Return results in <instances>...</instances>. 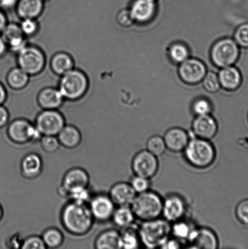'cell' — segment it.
<instances>
[{
    "label": "cell",
    "instance_id": "cell-1",
    "mask_svg": "<svg viewBox=\"0 0 248 249\" xmlns=\"http://www.w3.org/2000/svg\"><path fill=\"white\" fill-rule=\"evenodd\" d=\"M60 218L65 230L75 236L84 235L89 233L95 221L88 204L72 201L63 207Z\"/></svg>",
    "mask_w": 248,
    "mask_h": 249
},
{
    "label": "cell",
    "instance_id": "cell-2",
    "mask_svg": "<svg viewBox=\"0 0 248 249\" xmlns=\"http://www.w3.org/2000/svg\"><path fill=\"white\" fill-rule=\"evenodd\" d=\"M171 233L169 222L159 218L143 222L138 231L140 241L145 247L150 249L162 248Z\"/></svg>",
    "mask_w": 248,
    "mask_h": 249
},
{
    "label": "cell",
    "instance_id": "cell-3",
    "mask_svg": "<svg viewBox=\"0 0 248 249\" xmlns=\"http://www.w3.org/2000/svg\"><path fill=\"white\" fill-rule=\"evenodd\" d=\"M163 202L159 195L148 190L137 195L130 207L135 218L145 222L159 218L162 214Z\"/></svg>",
    "mask_w": 248,
    "mask_h": 249
},
{
    "label": "cell",
    "instance_id": "cell-4",
    "mask_svg": "<svg viewBox=\"0 0 248 249\" xmlns=\"http://www.w3.org/2000/svg\"><path fill=\"white\" fill-rule=\"evenodd\" d=\"M183 151L189 164L200 169L210 167L215 160V148L212 143L205 139L198 138L190 139Z\"/></svg>",
    "mask_w": 248,
    "mask_h": 249
},
{
    "label": "cell",
    "instance_id": "cell-5",
    "mask_svg": "<svg viewBox=\"0 0 248 249\" xmlns=\"http://www.w3.org/2000/svg\"><path fill=\"white\" fill-rule=\"evenodd\" d=\"M240 55V46L230 36L218 39L210 51L211 62L218 69L234 65Z\"/></svg>",
    "mask_w": 248,
    "mask_h": 249
},
{
    "label": "cell",
    "instance_id": "cell-6",
    "mask_svg": "<svg viewBox=\"0 0 248 249\" xmlns=\"http://www.w3.org/2000/svg\"><path fill=\"white\" fill-rule=\"evenodd\" d=\"M88 87L86 75L82 71L74 68L62 75L58 89L64 99L74 101L83 97Z\"/></svg>",
    "mask_w": 248,
    "mask_h": 249
},
{
    "label": "cell",
    "instance_id": "cell-7",
    "mask_svg": "<svg viewBox=\"0 0 248 249\" xmlns=\"http://www.w3.org/2000/svg\"><path fill=\"white\" fill-rule=\"evenodd\" d=\"M7 134L10 140L19 145L39 141L43 136L35 124L24 119H17L11 122Z\"/></svg>",
    "mask_w": 248,
    "mask_h": 249
},
{
    "label": "cell",
    "instance_id": "cell-8",
    "mask_svg": "<svg viewBox=\"0 0 248 249\" xmlns=\"http://www.w3.org/2000/svg\"><path fill=\"white\" fill-rule=\"evenodd\" d=\"M17 61L19 68L29 75L39 74L46 64V58L42 51L33 46H26L19 51Z\"/></svg>",
    "mask_w": 248,
    "mask_h": 249
},
{
    "label": "cell",
    "instance_id": "cell-9",
    "mask_svg": "<svg viewBox=\"0 0 248 249\" xmlns=\"http://www.w3.org/2000/svg\"><path fill=\"white\" fill-rule=\"evenodd\" d=\"M65 123L64 116L57 109H44L36 116L34 124L43 136H57Z\"/></svg>",
    "mask_w": 248,
    "mask_h": 249
},
{
    "label": "cell",
    "instance_id": "cell-10",
    "mask_svg": "<svg viewBox=\"0 0 248 249\" xmlns=\"http://www.w3.org/2000/svg\"><path fill=\"white\" fill-rule=\"evenodd\" d=\"M207 71L205 63L197 58L189 57L179 65V76L188 84H198L202 82Z\"/></svg>",
    "mask_w": 248,
    "mask_h": 249
},
{
    "label": "cell",
    "instance_id": "cell-11",
    "mask_svg": "<svg viewBox=\"0 0 248 249\" xmlns=\"http://www.w3.org/2000/svg\"><path fill=\"white\" fill-rule=\"evenodd\" d=\"M159 164L157 156L147 150L136 154L132 162V169L135 176L150 179L157 174Z\"/></svg>",
    "mask_w": 248,
    "mask_h": 249
},
{
    "label": "cell",
    "instance_id": "cell-12",
    "mask_svg": "<svg viewBox=\"0 0 248 249\" xmlns=\"http://www.w3.org/2000/svg\"><path fill=\"white\" fill-rule=\"evenodd\" d=\"M88 205L95 221L101 223L111 219L116 209L109 195L104 194L92 196Z\"/></svg>",
    "mask_w": 248,
    "mask_h": 249
},
{
    "label": "cell",
    "instance_id": "cell-13",
    "mask_svg": "<svg viewBox=\"0 0 248 249\" xmlns=\"http://www.w3.org/2000/svg\"><path fill=\"white\" fill-rule=\"evenodd\" d=\"M135 23L146 24L151 21L157 13V1L155 0H131L129 6Z\"/></svg>",
    "mask_w": 248,
    "mask_h": 249
},
{
    "label": "cell",
    "instance_id": "cell-14",
    "mask_svg": "<svg viewBox=\"0 0 248 249\" xmlns=\"http://www.w3.org/2000/svg\"><path fill=\"white\" fill-rule=\"evenodd\" d=\"M218 131L217 119L211 114L194 117L192 123V132L195 138L210 141L215 138Z\"/></svg>",
    "mask_w": 248,
    "mask_h": 249
},
{
    "label": "cell",
    "instance_id": "cell-15",
    "mask_svg": "<svg viewBox=\"0 0 248 249\" xmlns=\"http://www.w3.org/2000/svg\"><path fill=\"white\" fill-rule=\"evenodd\" d=\"M186 211L185 202L179 195H170L163 202L162 214L168 222L181 220Z\"/></svg>",
    "mask_w": 248,
    "mask_h": 249
},
{
    "label": "cell",
    "instance_id": "cell-16",
    "mask_svg": "<svg viewBox=\"0 0 248 249\" xmlns=\"http://www.w3.org/2000/svg\"><path fill=\"white\" fill-rule=\"evenodd\" d=\"M188 241L190 243V248L216 249L218 247L217 235L208 228L194 229Z\"/></svg>",
    "mask_w": 248,
    "mask_h": 249
},
{
    "label": "cell",
    "instance_id": "cell-17",
    "mask_svg": "<svg viewBox=\"0 0 248 249\" xmlns=\"http://www.w3.org/2000/svg\"><path fill=\"white\" fill-rule=\"evenodd\" d=\"M164 139L167 150L173 153L183 151L191 139L188 133L180 127L169 129L165 133Z\"/></svg>",
    "mask_w": 248,
    "mask_h": 249
},
{
    "label": "cell",
    "instance_id": "cell-18",
    "mask_svg": "<svg viewBox=\"0 0 248 249\" xmlns=\"http://www.w3.org/2000/svg\"><path fill=\"white\" fill-rule=\"evenodd\" d=\"M137 195L130 184L123 182L114 184L109 194L114 203L118 207L130 206Z\"/></svg>",
    "mask_w": 248,
    "mask_h": 249
},
{
    "label": "cell",
    "instance_id": "cell-19",
    "mask_svg": "<svg viewBox=\"0 0 248 249\" xmlns=\"http://www.w3.org/2000/svg\"><path fill=\"white\" fill-rule=\"evenodd\" d=\"M1 34L7 46L14 52L18 53L27 46L24 35L18 24H7Z\"/></svg>",
    "mask_w": 248,
    "mask_h": 249
},
{
    "label": "cell",
    "instance_id": "cell-20",
    "mask_svg": "<svg viewBox=\"0 0 248 249\" xmlns=\"http://www.w3.org/2000/svg\"><path fill=\"white\" fill-rule=\"evenodd\" d=\"M221 87L228 91H234L241 86L242 74L235 66L222 68L218 71Z\"/></svg>",
    "mask_w": 248,
    "mask_h": 249
},
{
    "label": "cell",
    "instance_id": "cell-21",
    "mask_svg": "<svg viewBox=\"0 0 248 249\" xmlns=\"http://www.w3.org/2000/svg\"><path fill=\"white\" fill-rule=\"evenodd\" d=\"M43 162L38 154L31 153L24 156L20 163L22 175L28 179H34L42 173Z\"/></svg>",
    "mask_w": 248,
    "mask_h": 249
},
{
    "label": "cell",
    "instance_id": "cell-22",
    "mask_svg": "<svg viewBox=\"0 0 248 249\" xmlns=\"http://www.w3.org/2000/svg\"><path fill=\"white\" fill-rule=\"evenodd\" d=\"M89 175L86 170L83 168L75 167L66 173L62 185L69 192L75 188L89 187Z\"/></svg>",
    "mask_w": 248,
    "mask_h": 249
},
{
    "label": "cell",
    "instance_id": "cell-23",
    "mask_svg": "<svg viewBox=\"0 0 248 249\" xmlns=\"http://www.w3.org/2000/svg\"><path fill=\"white\" fill-rule=\"evenodd\" d=\"M64 97L58 89L46 88L38 96L39 106L44 109H57L62 106Z\"/></svg>",
    "mask_w": 248,
    "mask_h": 249
},
{
    "label": "cell",
    "instance_id": "cell-24",
    "mask_svg": "<svg viewBox=\"0 0 248 249\" xmlns=\"http://www.w3.org/2000/svg\"><path fill=\"white\" fill-rule=\"evenodd\" d=\"M43 0H18L17 12L22 19H35L43 10Z\"/></svg>",
    "mask_w": 248,
    "mask_h": 249
},
{
    "label": "cell",
    "instance_id": "cell-25",
    "mask_svg": "<svg viewBox=\"0 0 248 249\" xmlns=\"http://www.w3.org/2000/svg\"><path fill=\"white\" fill-rule=\"evenodd\" d=\"M60 145L66 148L78 147L82 140L81 132L74 125H65L57 136Z\"/></svg>",
    "mask_w": 248,
    "mask_h": 249
},
{
    "label": "cell",
    "instance_id": "cell-26",
    "mask_svg": "<svg viewBox=\"0 0 248 249\" xmlns=\"http://www.w3.org/2000/svg\"><path fill=\"white\" fill-rule=\"evenodd\" d=\"M97 249H121V233L114 229H109L101 232L95 241Z\"/></svg>",
    "mask_w": 248,
    "mask_h": 249
},
{
    "label": "cell",
    "instance_id": "cell-27",
    "mask_svg": "<svg viewBox=\"0 0 248 249\" xmlns=\"http://www.w3.org/2000/svg\"><path fill=\"white\" fill-rule=\"evenodd\" d=\"M74 60L67 53H56L51 60L50 67L56 74L63 75L74 69Z\"/></svg>",
    "mask_w": 248,
    "mask_h": 249
},
{
    "label": "cell",
    "instance_id": "cell-28",
    "mask_svg": "<svg viewBox=\"0 0 248 249\" xmlns=\"http://www.w3.org/2000/svg\"><path fill=\"white\" fill-rule=\"evenodd\" d=\"M135 219L134 214L130 206L118 207L111 218L116 226L123 229L132 226Z\"/></svg>",
    "mask_w": 248,
    "mask_h": 249
},
{
    "label": "cell",
    "instance_id": "cell-29",
    "mask_svg": "<svg viewBox=\"0 0 248 249\" xmlns=\"http://www.w3.org/2000/svg\"><path fill=\"white\" fill-rule=\"evenodd\" d=\"M168 55L172 62L179 65L191 57V52L185 43L177 41L169 46Z\"/></svg>",
    "mask_w": 248,
    "mask_h": 249
},
{
    "label": "cell",
    "instance_id": "cell-30",
    "mask_svg": "<svg viewBox=\"0 0 248 249\" xmlns=\"http://www.w3.org/2000/svg\"><path fill=\"white\" fill-rule=\"evenodd\" d=\"M29 80V75L19 68L11 70L7 75V84L14 89H24L28 85Z\"/></svg>",
    "mask_w": 248,
    "mask_h": 249
},
{
    "label": "cell",
    "instance_id": "cell-31",
    "mask_svg": "<svg viewBox=\"0 0 248 249\" xmlns=\"http://www.w3.org/2000/svg\"><path fill=\"white\" fill-rule=\"evenodd\" d=\"M46 248L56 249L60 247L64 242V236L59 229L51 228L44 231L42 236Z\"/></svg>",
    "mask_w": 248,
    "mask_h": 249
},
{
    "label": "cell",
    "instance_id": "cell-32",
    "mask_svg": "<svg viewBox=\"0 0 248 249\" xmlns=\"http://www.w3.org/2000/svg\"><path fill=\"white\" fill-rule=\"evenodd\" d=\"M121 233V249H134L139 247V235L136 232L132 226L125 228Z\"/></svg>",
    "mask_w": 248,
    "mask_h": 249
},
{
    "label": "cell",
    "instance_id": "cell-33",
    "mask_svg": "<svg viewBox=\"0 0 248 249\" xmlns=\"http://www.w3.org/2000/svg\"><path fill=\"white\" fill-rule=\"evenodd\" d=\"M192 111L195 116L211 114L213 110L212 104L205 97H198L194 100L191 106Z\"/></svg>",
    "mask_w": 248,
    "mask_h": 249
},
{
    "label": "cell",
    "instance_id": "cell-34",
    "mask_svg": "<svg viewBox=\"0 0 248 249\" xmlns=\"http://www.w3.org/2000/svg\"><path fill=\"white\" fill-rule=\"evenodd\" d=\"M193 230L188 223L182 221V219L175 222L174 225L171 226V233L180 241H188Z\"/></svg>",
    "mask_w": 248,
    "mask_h": 249
},
{
    "label": "cell",
    "instance_id": "cell-35",
    "mask_svg": "<svg viewBox=\"0 0 248 249\" xmlns=\"http://www.w3.org/2000/svg\"><path fill=\"white\" fill-rule=\"evenodd\" d=\"M164 138L160 136H153L148 139L147 142V150L155 156H160L166 150Z\"/></svg>",
    "mask_w": 248,
    "mask_h": 249
},
{
    "label": "cell",
    "instance_id": "cell-36",
    "mask_svg": "<svg viewBox=\"0 0 248 249\" xmlns=\"http://www.w3.org/2000/svg\"><path fill=\"white\" fill-rule=\"evenodd\" d=\"M92 195L89 187H77L70 190L69 194L70 201L81 204H88Z\"/></svg>",
    "mask_w": 248,
    "mask_h": 249
},
{
    "label": "cell",
    "instance_id": "cell-37",
    "mask_svg": "<svg viewBox=\"0 0 248 249\" xmlns=\"http://www.w3.org/2000/svg\"><path fill=\"white\" fill-rule=\"evenodd\" d=\"M233 38L243 49H248V23L240 24L235 29Z\"/></svg>",
    "mask_w": 248,
    "mask_h": 249
},
{
    "label": "cell",
    "instance_id": "cell-38",
    "mask_svg": "<svg viewBox=\"0 0 248 249\" xmlns=\"http://www.w3.org/2000/svg\"><path fill=\"white\" fill-rule=\"evenodd\" d=\"M39 141L41 148L46 153H54L60 148V143L57 136H43Z\"/></svg>",
    "mask_w": 248,
    "mask_h": 249
},
{
    "label": "cell",
    "instance_id": "cell-39",
    "mask_svg": "<svg viewBox=\"0 0 248 249\" xmlns=\"http://www.w3.org/2000/svg\"><path fill=\"white\" fill-rule=\"evenodd\" d=\"M116 21L119 25L123 28H128L135 23L132 16H131L129 7H123L116 13Z\"/></svg>",
    "mask_w": 248,
    "mask_h": 249
},
{
    "label": "cell",
    "instance_id": "cell-40",
    "mask_svg": "<svg viewBox=\"0 0 248 249\" xmlns=\"http://www.w3.org/2000/svg\"><path fill=\"white\" fill-rule=\"evenodd\" d=\"M131 186L137 193V194H142L149 190L150 187L149 179L147 178L135 176L131 179L130 183Z\"/></svg>",
    "mask_w": 248,
    "mask_h": 249
},
{
    "label": "cell",
    "instance_id": "cell-41",
    "mask_svg": "<svg viewBox=\"0 0 248 249\" xmlns=\"http://www.w3.org/2000/svg\"><path fill=\"white\" fill-rule=\"evenodd\" d=\"M22 249H46L42 238L40 236L33 235L24 239L22 243Z\"/></svg>",
    "mask_w": 248,
    "mask_h": 249
},
{
    "label": "cell",
    "instance_id": "cell-42",
    "mask_svg": "<svg viewBox=\"0 0 248 249\" xmlns=\"http://www.w3.org/2000/svg\"><path fill=\"white\" fill-rule=\"evenodd\" d=\"M20 28L24 36H32L34 35L38 30V23L35 19H23L20 24Z\"/></svg>",
    "mask_w": 248,
    "mask_h": 249
},
{
    "label": "cell",
    "instance_id": "cell-43",
    "mask_svg": "<svg viewBox=\"0 0 248 249\" xmlns=\"http://www.w3.org/2000/svg\"><path fill=\"white\" fill-rule=\"evenodd\" d=\"M235 214L240 223L248 226V199L239 202L235 210Z\"/></svg>",
    "mask_w": 248,
    "mask_h": 249
},
{
    "label": "cell",
    "instance_id": "cell-44",
    "mask_svg": "<svg viewBox=\"0 0 248 249\" xmlns=\"http://www.w3.org/2000/svg\"><path fill=\"white\" fill-rule=\"evenodd\" d=\"M23 241L20 235L15 234L9 238L7 245H9L10 248H21Z\"/></svg>",
    "mask_w": 248,
    "mask_h": 249
},
{
    "label": "cell",
    "instance_id": "cell-45",
    "mask_svg": "<svg viewBox=\"0 0 248 249\" xmlns=\"http://www.w3.org/2000/svg\"><path fill=\"white\" fill-rule=\"evenodd\" d=\"M9 121V113L7 109L3 106H0V128L7 125Z\"/></svg>",
    "mask_w": 248,
    "mask_h": 249
},
{
    "label": "cell",
    "instance_id": "cell-46",
    "mask_svg": "<svg viewBox=\"0 0 248 249\" xmlns=\"http://www.w3.org/2000/svg\"><path fill=\"white\" fill-rule=\"evenodd\" d=\"M181 248L180 241L175 239V240H167L162 248L165 249H178Z\"/></svg>",
    "mask_w": 248,
    "mask_h": 249
},
{
    "label": "cell",
    "instance_id": "cell-47",
    "mask_svg": "<svg viewBox=\"0 0 248 249\" xmlns=\"http://www.w3.org/2000/svg\"><path fill=\"white\" fill-rule=\"evenodd\" d=\"M18 0H0V5L4 8L10 9L17 6Z\"/></svg>",
    "mask_w": 248,
    "mask_h": 249
},
{
    "label": "cell",
    "instance_id": "cell-48",
    "mask_svg": "<svg viewBox=\"0 0 248 249\" xmlns=\"http://www.w3.org/2000/svg\"><path fill=\"white\" fill-rule=\"evenodd\" d=\"M7 25V18L5 14L1 11H0V34L4 30L5 27Z\"/></svg>",
    "mask_w": 248,
    "mask_h": 249
},
{
    "label": "cell",
    "instance_id": "cell-49",
    "mask_svg": "<svg viewBox=\"0 0 248 249\" xmlns=\"http://www.w3.org/2000/svg\"><path fill=\"white\" fill-rule=\"evenodd\" d=\"M7 98V92L3 85L0 83V106L3 104Z\"/></svg>",
    "mask_w": 248,
    "mask_h": 249
},
{
    "label": "cell",
    "instance_id": "cell-50",
    "mask_svg": "<svg viewBox=\"0 0 248 249\" xmlns=\"http://www.w3.org/2000/svg\"><path fill=\"white\" fill-rule=\"evenodd\" d=\"M7 45L2 36L0 35V57L6 52Z\"/></svg>",
    "mask_w": 248,
    "mask_h": 249
},
{
    "label": "cell",
    "instance_id": "cell-51",
    "mask_svg": "<svg viewBox=\"0 0 248 249\" xmlns=\"http://www.w3.org/2000/svg\"><path fill=\"white\" fill-rule=\"evenodd\" d=\"M58 194L59 196L63 197H68L69 196V192L66 189L64 186L61 185L58 189Z\"/></svg>",
    "mask_w": 248,
    "mask_h": 249
},
{
    "label": "cell",
    "instance_id": "cell-52",
    "mask_svg": "<svg viewBox=\"0 0 248 249\" xmlns=\"http://www.w3.org/2000/svg\"><path fill=\"white\" fill-rule=\"evenodd\" d=\"M2 216H3V210H2V207L0 206V221H1Z\"/></svg>",
    "mask_w": 248,
    "mask_h": 249
},
{
    "label": "cell",
    "instance_id": "cell-53",
    "mask_svg": "<svg viewBox=\"0 0 248 249\" xmlns=\"http://www.w3.org/2000/svg\"><path fill=\"white\" fill-rule=\"evenodd\" d=\"M43 1H48V0H43Z\"/></svg>",
    "mask_w": 248,
    "mask_h": 249
},
{
    "label": "cell",
    "instance_id": "cell-54",
    "mask_svg": "<svg viewBox=\"0 0 248 249\" xmlns=\"http://www.w3.org/2000/svg\"><path fill=\"white\" fill-rule=\"evenodd\" d=\"M155 1H157V0H155Z\"/></svg>",
    "mask_w": 248,
    "mask_h": 249
}]
</instances>
